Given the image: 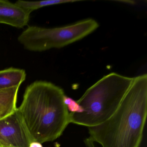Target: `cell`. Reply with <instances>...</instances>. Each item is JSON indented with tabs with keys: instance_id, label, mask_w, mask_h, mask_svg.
<instances>
[{
	"instance_id": "cell-12",
	"label": "cell",
	"mask_w": 147,
	"mask_h": 147,
	"mask_svg": "<svg viewBox=\"0 0 147 147\" xmlns=\"http://www.w3.org/2000/svg\"><path fill=\"white\" fill-rule=\"evenodd\" d=\"M95 143L94 142L89 138H86L84 140V144L86 147H96Z\"/></svg>"
},
{
	"instance_id": "cell-7",
	"label": "cell",
	"mask_w": 147,
	"mask_h": 147,
	"mask_svg": "<svg viewBox=\"0 0 147 147\" xmlns=\"http://www.w3.org/2000/svg\"><path fill=\"white\" fill-rule=\"evenodd\" d=\"M26 78V73L24 69L10 67L0 70V90L20 87Z\"/></svg>"
},
{
	"instance_id": "cell-3",
	"label": "cell",
	"mask_w": 147,
	"mask_h": 147,
	"mask_svg": "<svg viewBox=\"0 0 147 147\" xmlns=\"http://www.w3.org/2000/svg\"><path fill=\"white\" fill-rule=\"evenodd\" d=\"M133 78L111 73L91 86L77 100L82 113H69L72 123L91 127L109 119L120 105Z\"/></svg>"
},
{
	"instance_id": "cell-6",
	"label": "cell",
	"mask_w": 147,
	"mask_h": 147,
	"mask_svg": "<svg viewBox=\"0 0 147 147\" xmlns=\"http://www.w3.org/2000/svg\"><path fill=\"white\" fill-rule=\"evenodd\" d=\"M30 14L15 3L0 0V24L21 29L28 25Z\"/></svg>"
},
{
	"instance_id": "cell-13",
	"label": "cell",
	"mask_w": 147,
	"mask_h": 147,
	"mask_svg": "<svg viewBox=\"0 0 147 147\" xmlns=\"http://www.w3.org/2000/svg\"><path fill=\"white\" fill-rule=\"evenodd\" d=\"M29 147H43L41 143L36 141H33L31 143Z\"/></svg>"
},
{
	"instance_id": "cell-5",
	"label": "cell",
	"mask_w": 147,
	"mask_h": 147,
	"mask_svg": "<svg viewBox=\"0 0 147 147\" xmlns=\"http://www.w3.org/2000/svg\"><path fill=\"white\" fill-rule=\"evenodd\" d=\"M33 141L17 108L0 120V147H29Z\"/></svg>"
},
{
	"instance_id": "cell-11",
	"label": "cell",
	"mask_w": 147,
	"mask_h": 147,
	"mask_svg": "<svg viewBox=\"0 0 147 147\" xmlns=\"http://www.w3.org/2000/svg\"><path fill=\"white\" fill-rule=\"evenodd\" d=\"M15 111L10 110H0V120L6 117L14 112Z\"/></svg>"
},
{
	"instance_id": "cell-10",
	"label": "cell",
	"mask_w": 147,
	"mask_h": 147,
	"mask_svg": "<svg viewBox=\"0 0 147 147\" xmlns=\"http://www.w3.org/2000/svg\"><path fill=\"white\" fill-rule=\"evenodd\" d=\"M63 102L67 108L69 112L72 113H82L83 112V109L78 102L74 100L72 98L64 95L63 97Z\"/></svg>"
},
{
	"instance_id": "cell-8",
	"label": "cell",
	"mask_w": 147,
	"mask_h": 147,
	"mask_svg": "<svg viewBox=\"0 0 147 147\" xmlns=\"http://www.w3.org/2000/svg\"><path fill=\"white\" fill-rule=\"evenodd\" d=\"M79 1L74 0H45L41 1H25L18 0L15 3L27 12L31 13L33 11L42 7L64 3H70Z\"/></svg>"
},
{
	"instance_id": "cell-2",
	"label": "cell",
	"mask_w": 147,
	"mask_h": 147,
	"mask_svg": "<svg viewBox=\"0 0 147 147\" xmlns=\"http://www.w3.org/2000/svg\"><path fill=\"white\" fill-rule=\"evenodd\" d=\"M65 95L60 87L45 81H36L26 88L17 110L34 141H55L70 123Z\"/></svg>"
},
{
	"instance_id": "cell-9",
	"label": "cell",
	"mask_w": 147,
	"mask_h": 147,
	"mask_svg": "<svg viewBox=\"0 0 147 147\" xmlns=\"http://www.w3.org/2000/svg\"><path fill=\"white\" fill-rule=\"evenodd\" d=\"M19 86L0 90V110L15 111Z\"/></svg>"
},
{
	"instance_id": "cell-4",
	"label": "cell",
	"mask_w": 147,
	"mask_h": 147,
	"mask_svg": "<svg viewBox=\"0 0 147 147\" xmlns=\"http://www.w3.org/2000/svg\"><path fill=\"white\" fill-rule=\"evenodd\" d=\"M98 27V22L91 18L55 28L29 26L19 36L18 41L27 50L42 52L60 49L79 41Z\"/></svg>"
},
{
	"instance_id": "cell-1",
	"label": "cell",
	"mask_w": 147,
	"mask_h": 147,
	"mask_svg": "<svg viewBox=\"0 0 147 147\" xmlns=\"http://www.w3.org/2000/svg\"><path fill=\"white\" fill-rule=\"evenodd\" d=\"M147 115V75L133 81L113 115L104 123L88 127L89 138L102 147H139Z\"/></svg>"
}]
</instances>
